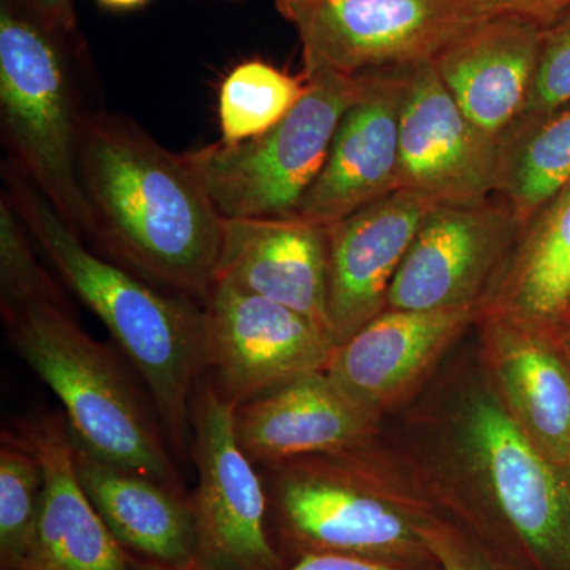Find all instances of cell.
<instances>
[{
    "instance_id": "cell-9",
    "label": "cell",
    "mask_w": 570,
    "mask_h": 570,
    "mask_svg": "<svg viewBox=\"0 0 570 570\" xmlns=\"http://www.w3.org/2000/svg\"><path fill=\"white\" fill-rule=\"evenodd\" d=\"M235 407L202 377L193 401L197 562L208 570H284L268 530L264 478L239 448Z\"/></svg>"
},
{
    "instance_id": "cell-27",
    "label": "cell",
    "mask_w": 570,
    "mask_h": 570,
    "mask_svg": "<svg viewBox=\"0 0 570 570\" xmlns=\"http://www.w3.org/2000/svg\"><path fill=\"white\" fill-rule=\"evenodd\" d=\"M415 527L441 570H528L439 508Z\"/></svg>"
},
{
    "instance_id": "cell-22",
    "label": "cell",
    "mask_w": 570,
    "mask_h": 570,
    "mask_svg": "<svg viewBox=\"0 0 570 570\" xmlns=\"http://www.w3.org/2000/svg\"><path fill=\"white\" fill-rule=\"evenodd\" d=\"M569 311L570 184L523 225L479 317L549 326L564 321Z\"/></svg>"
},
{
    "instance_id": "cell-33",
    "label": "cell",
    "mask_w": 570,
    "mask_h": 570,
    "mask_svg": "<svg viewBox=\"0 0 570 570\" xmlns=\"http://www.w3.org/2000/svg\"><path fill=\"white\" fill-rule=\"evenodd\" d=\"M554 333H557L558 341H560L562 352L570 366V317L561 321L560 324L553 325Z\"/></svg>"
},
{
    "instance_id": "cell-20",
    "label": "cell",
    "mask_w": 570,
    "mask_h": 570,
    "mask_svg": "<svg viewBox=\"0 0 570 570\" xmlns=\"http://www.w3.org/2000/svg\"><path fill=\"white\" fill-rule=\"evenodd\" d=\"M216 281L291 307L332 335L324 225L302 217L225 219Z\"/></svg>"
},
{
    "instance_id": "cell-3",
    "label": "cell",
    "mask_w": 570,
    "mask_h": 570,
    "mask_svg": "<svg viewBox=\"0 0 570 570\" xmlns=\"http://www.w3.org/2000/svg\"><path fill=\"white\" fill-rule=\"evenodd\" d=\"M14 208L71 294L102 321L151 396L174 455H190L193 401L204 377V305L159 291L85 245L80 235L14 170L6 171Z\"/></svg>"
},
{
    "instance_id": "cell-14",
    "label": "cell",
    "mask_w": 570,
    "mask_h": 570,
    "mask_svg": "<svg viewBox=\"0 0 570 570\" xmlns=\"http://www.w3.org/2000/svg\"><path fill=\"white\" fill-rule=\"evenodd\" d=\"M480 367L521 433L570 482V366L553 325L479 317Z\"/></svg>"
},
{
    "instance_id": "cell-4",
    "label": "cell",
    "mask_w": 570,
    "mask_h": 570,
    "mask_svg": "<svg viewBox=\"0 0 570 570\" xmlns=\"http://www.w3.org/2000/svg\"><path fill=\"white\" fill-rule=\"evenodd\" d=\"M268 530L285 562L340 554L396 568H433L417 520L438 508L411 463L377 441L262 466ZM288 564V562H287Z\"/></svg>"
},
{
    "instance_id": "cell-31",
    "label": "cell",
    "mask_w": 570,
    "mask_h": 570,
    "mask_svg": "<svg viewBox=\"0 0 570 570\" xmlns=\"http://www.w3.org/2000/svg\"><path fill=\"white\" fill-rule=\"evenodd\" d=\"M21 3L51 31L70 29L73 21V0H21Z\"/></svg>"
},
{
    "instance_id": "cell-26",
    "label": "cell",
    "mask_w": 570,
    "mask_h": 570,
    "mask_svg": "<svg viewBox=\"0 0 570 570\" xmlns=\"http://www.w3.org/2000/svg\"><path fill=\"white\" fill-rule=\"evenodd\" d=\"M63 298L58 285L37 261L31 235L9 193L0 197V309L10 317L40 299Z\"/></svg>"
},
{
    "instance_id": "cell-13",
    "label": "cell",
    "mask_w": 570,
    "mask_h": 570,
    "mask_svg": "<svg viewBox=\"0 0 570 570\" xmlns=\"http://www.w3.org/2000/svg\"><path fill=\"white\" fill-rule=\"evenodd\" d=\"M479 313V307L382 311L335 348L325 373L360 406L384 419L478 324Z\"/></svg>"
},
{
    "instance_id": "cell-11",
    "label": "cell",
    "mask_w": 570,
    "mask_h": 570,
    "mask_svg": "<svg viewBox=\"0 0 570 570\" xmlns=\"http://www.w3.org/2000/svg\"><path fill=\"white\" fill-rule=\"evenodd\" d=\"M521 228L501 198L434 205L390 285L387 309H480Z\"/></svg>"
},
{
    "instance_id": "cell-6",
    "label": "cell",
    "mask_w": 570,
    "mask_h": 570,
    "mask_svg": "<svg viewBox=\"0 0 570 570\" xmlns=\"http://www.w3.org/2000/svg\"><path fill=\"white\" fill-rule=\"evenodd\" d=\"M70 63L51 31L13 0L0 7V122L14 170L78 235L91 234L80 181L82 118Z\"/></svg>"
},
{
    "instance_id": "cell-23",
    "label": "cell",
    "mask_w": 570,
    "mask_h": 570,
    "mask_svg": "<svg viewBox=\"0 0 570 570\" xmlns=\"http://www.w3.org/2000/svg\"><path fill=\"white\" fill-rule=\"evenodd\" d=\"M570 184V105L519 119L501 137L498 198L521 225Z\"/></svg>"
},
{
    "instance_id": "cell-32",
    "label": "cell",
    "mask_w": 570,
    "mask_h": 570,
    "mask_svg": "<svg viewBox=\"0 0 570 570\" xmlns=\"http://www.w3.org/2000/svg\"><path fill=\"white\" fill-rule=\"evenodd\" d=\"M127 570H208L200 564V562H194L190 566H184V568H174V566L157 564V562L141 560V558L129 557V568Z\"/></svg>"
},
{
    "instance_id": "cell-5",
    "label": "cell",
    "mask_w": 570,
    "mask_h": 570,
    "mask_svg": "<svg viewBox=\"0 0 570 570\" xmlns=\"http://www.w3.org/2000/svg\"><path fill=\"white\" fill-rule=\"evenodd\" d=\"M3 322L11 346L61 401L75 438L108 463L184 490L148 390L115 347L78 325L66 299H40Z\"/></svg>"
},
{
    "instance_id": "cell-18",
    "label": "cell",
    "mask_w": 570,
    "mask_h": 570,
    "mask_svg": "<svg viewBox=\"0 0 570 570\" xmlns=\"http://www.w3.org/2000/svg\"><path fill=\"white\" fill-rule=\"evenodd\" d=\"M18 430L43 469L39 515L18 570H127L130 554L112 538L78 480L66 415L28 420Z\"/></svg>"
},
{
    "instance_id": "cell-10",
    "label": "cell",
    "mask_w": 570,
    "mask_h": 570,
    "mask_svg": "<svg viewBox=\"0 0 570 570\" xmlns=\"http://www.w3.org/2000/svg\"><path fill=\"white\" fill-rule=\"evenodd\" d=\"M204 314V377L234 407L325 371L336 348L316 322L224 281L213 285Z\"/></svg>"
},
{
    "instance_id": "cell-34",
    "label": "cell",
    "mask_w": 570,
    "mask_h": 570,
    "mask_svg": "<svg viewBox=\"0 0 570 570\" xmlns=\"http://www.w3.org/2000/svg\"><path fill=\"white\" fill-rule=\"evenodd\" d=\"M99 2L111 10H137L148 0H99Z\"/></svg>"
},
{
    "instance_id": "cell-17",
    "label": "cell",
    "mask_w": 570,
    "mask_h": 570,
    "mask_svg": "<svg viewBox=\"0 0 570 570\" xmlns=\"http://www.w3.org/2000/svg\"><path fill=\"white\" fill-rule=\"evenodd\" d=\"M382 419L346 395L325 371H313L235 407L239 448L255 466L377 441Z\"/></svg>"
},
{
    "instance_id": "cell-29",
    "label": "cell",
    "mask_w": 570,
    "mask_h": 570,
    "mask_svg": "<svg viewBox=\"0 0 570 570\" xmlns=\"http://www.w3.org/2000/svg\"><path fill=\"white\" fill-rule=\"evenodd\" d=\"M464 2L478 20L512 14V17L539 22L543 28L570 11V0H464Z\"/></svg>"
},
{
    "instance_id": "cell-1",
    "label": "cell",
    "mask_w": 570,
    "mask_h": 570,
    "mask_svg": "<svg viewBox=\"0 0 570 570\" xmlns=\"http://www.w3.org/2000/svg\"><path fill=\"white\" fill-rule=\"evenodd\" d=\"M80 181L91 234L135 275L204 305L223 250L225 219L183 154L111 112H86Z\"/></svg>"
},
{
    "instance_id": "cell-8",
    "label": "cell",
    "mask_w": 570,
    "mask_h": 570,
    "mask_svg": "<svg viewBox=\"0 0 570 570\" xmlns=\"http://www.w3.org/2000/svg\"><path fill=\"white\" fill-rule=\"evenodd\" d=\"M303 47V75L358 77L434 62L478 18L464 0H275Z\"/></svg>"
},
{
    "instance_id": "cell-21",
    "label": "cell",
    "mask_w": 570,
    "mask_h": 570,
    "mask_svg": "<svg viewBox=\"0 0 570 570\" xmlns=\"http://www.w3.org/2000/svg\"><path fill=\"white\" fill-rule=\"evenodd\" d=\"M70 438L82 490L127 553L174 568L197 562L193 499L186 490L108 463L71 431Z\"/></svg>"
},
{
    "instance_id": "cell-35",
    "label": "cell",
    "mask_w": 570,
    "mask_h": 570,
    "mask_svg": "<svg viewBox=\"0 0 570 570\" xmlns=\"http://www.w3.org/2000/svg\"><path fill=\"white\" fill-rule=\"evenodd\" d=\"M568 317H570V311H569ZM568 317H566V318H568Z\"/></svg>"
},
{
    "instance_id": "cell-16",
    "label": "cell",
    "mask_w": 570,
    "mask_h": 570,
    "mask_svg": "<svg viewBox=\"0 0 570 570\" xmlns=\"http://www.w3.org/2000/svg\"><path fill=\"white\" fill-rule=\"evenodd\" d=\"M436 204L400 189L328 227V317L336 347L387 309L390 285Z\"/></svg>"
},
{
    "instance_id": "cell-30",
    "label": "cell",
    "mask_w": 570,
    "mask_h": 570,
    "mask_svg": "<svg viewBox=\"0 0 570 570\" xmlns=\"http://www.w3.org/2000/svg\"><path fill=\"white\" fill-rule=\"evenodd\" d=\"M284 570H441V568L439 566L422 569L396 568V566L360 560V558L340 557V554H307V557L291 562Z\"/></svg>"
},
{
    "instance_id": "cell-7",
    "label": "cell",
    "mask_w": 570,
    "mask_h": 570,
    "mask_svg": "<svg viewBox=\"0 0 570 570\" xmlns=\"http://www.w3.org/2000/svg\"><path fill=\"white\" fill-rule=\"evenodd\" d=\"M303 77L305 96L268 132L235 146L217 141L183 154L224 219L295 217L321 175L365 75L324 70Z\"/></svg>"
},
{
    "instance_id": "cell-24",
    "label": "cell",
    "mask_w": 570,
    "mask_h": 570,
    "mask_svg": "<svg viewBox=\"0 0 570 570\" xmlns=\"http://www.w3.org/2000/svg\"><path fill=\"white\" fill-rule=\"evenodd\" d=\"M307 89L295 77L264 61H246L225 77L219 91L220 142L239 145L261 137L294 110Z\"/></svg>"
},
{
    "instance_id": "cell-15",
    "label": "cell",
    "mask_w": 570,
    "mask_h": 570,
    "mask_svg": "<svg viewBox=\"0 0 570 570\" xmlns=\"http://www.w3.org/2000/svg\"><path fill=\"white\" fill-rule=\"evenodd\" d=\"M404 71H367L344 112L328 157L295 217L330 227L400 190V110Z\"/></svg>"
},
{
    "instance_id": "cell-2",
    "label": "cell",
    "mask_w": 570,
    "mask_h": 570,
    "mask_svg": "<svg viewBox=\"0 0 570 570\" xmlns=\"http://www.w3.org/2000/svg\"><path fill=\"white\" fill-rule=\"evenodd\" d=\"M441 419L430 456L409 461L438 508L528 570H570V482L513 423L482 367Z\"/></svg>"
},
{
    "instance_id": "cell-28",
    "label": "cell",
    "mask_w": 570,
    "mask_h": 570,
    "mask_svg": "<svg viewBox=\"0 0 570 570\" xmlns=\"http://www.w3.org/2000/svg\"><path fill=\"white\" fill-rule=\"evenodd\" d=\"M570 105V11L543 28L538 75L520 119Z\"/></svg>"
},
{
    "instance_id": "cell-19",
    "label": "cell",
    "mask_w": 570,
    "mask_h": 570,
    "mask_svg": "<svg viewBox=\"0 0 570 570\" xmlns=\"http://www.w3.org/2000/svg\"><path fill=\"white\" fill-rule=\"evenodd\" d=\"M542 39L543 26L527 18H483L433 63L469 121L501 140L530 102Z\"/></svg>"
},
{
    "instance_id": "cell-25",
    "label": "cell",
    "mask_w": 570,
    "mask_h": 570,
    "mask_svg": "<svg viewBox=\"0 0 570 570\" xmlns=\"http://www.w3.org/2000/svg\"><path fill=\"white\" fill-rule=\"evenodd\" d=\"M43 469L20 430L0 438V568L18 570L39 515Z\"/></svg>"
},
{
    "instance_id": "cell-12",
    "label": "cell",
    "mask_w": 570,
    "mask_h": 570,
    "mask_svg": "<svg viewBox=\"0 0 570 570\" xmlns=\"http://www.w3.org/2000/svg\"><path fill=\"white\" fill-rule=\"evenodd\" d=\"M501 140L469 121L433 62L404 71L400 189L436 205H475L498 190Z\"/></svg>"
}]
</instances>
